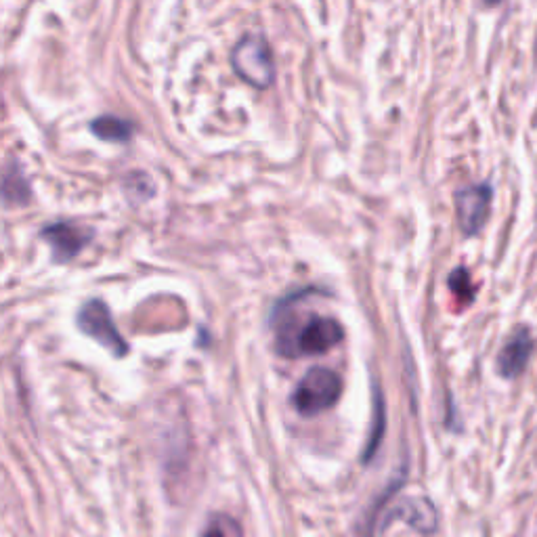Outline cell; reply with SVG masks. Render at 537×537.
I'll return each instance as SVG.
<instances>
[{"label": "cell", "instance_id": "11", "mask_svg": "<svg viewBox=\"0 0 537 537\" xmlns=\"http://www.w3.org/2000/svg\"><path fill=\"white\" fill-rule=\"evenodd\" d=\"M374 433L370 437V443H368V449H365V460H368L370 456H374V449L378 447V441H380V433H382V420H384V414H382V401H380V395L376 391V401H374Z\"/></svg>", "mask_w": 537, "mask_h": 537}, {"label": "cell", "instance_id": "7", "mask_svg": "<svg viewBox=\"0 0 537 537\" xmlns=\"http://www.w3.org/2000/svg\"><path fill=\"white\" fill-rule=\"evenodd\" d=\"M531 349H533L531 332L527 328L514 330V334L508 338V342L498 355V372L504 378H517L519 374H523L525 365L531 357Z\"/></svg>", "mask_w": 537, "mask_h": 537}, {"label": "cell", "instance_id": "8", "mask_svg": "<svg viewBox=\"0 0 537 537\" xmlns=\"http://www.w3.org/2000/svg\"><path fill=\"white\" fill-rule=\"evenodd\" d=\"M391 517L405 521L420 533H435L437 531V510L431 500L426 498H405L393 510Z\"/></svg>", "mask_w": 537, "mask_h": 537}, {"label": "cell", "instance_id": "2", "mask_svg": "<svg viewBox=\"0 0 537 537\" xmlns=\"http://www.w3.org/2000/svg\"><path fill=\"white\" fill-rule=\"evenodd\" d=\"M340 395L342 376L338 372L330 368H311L298 380L292 393V405L300 416L313 418L332 410Z\"/></svg>", "mask_w": 537, "mask_h": 537}, {"label": "cell", "instance_id": "9", "mask_svg": "<svg viewBox=\"0 0 537 537\" xmlns=\"http://www.w3.org/2000/svg\"><path fill=\"white\" fill-rule=\"evenodd\" d=\"M91 131L101 141L126 143V141H131V137H133V124L128 120H124V118H120V116L103 114V116H97L91 122Z\"/></svg>", "mask_w": 537, "mask_h": 537}, {"label": "cell", "instance_id": "1", "mask_svg": "<svg viewBox=\"0 0 537 537\" xmlns=\"http://www.w3.org/2000/svg\"><path fill=\"white\" fill-rule=\"evenodd\" d=\"M345 338V328L340 321L330 315L309 313L305 319H282V326L277 330L275 351L282 357H311L324 355Z\"/></svg>", "mask_w": 537, "mask_h": 537}, {"label": "cell", "instance_id": "3", "mask_svg": "<svg viewBox=\"0 0 537 537\" xmlns=\"http://www.w3.org/2000/svg\"><path fill=\"white\" fill-rule=\"evenodd\" d=\"M231 66L254 89H269L275 82V61L269 42L261 34H244L231 51Z\"/></svg>", "mask_w": 537, "mask_h": 537}, {"label": "cell", "instance_id": "5", "mask_svg": "<svg viewBox=\"0 0 537 537\" xmlns=\"http://www.w3.org/2000/svg\"><path fill=\"white\" fill-rule=\"evenodd\" d=\"M93 235L95 231L91 227L72 221H57L45 225L40 231V238L53 250L55 263H68L76 259V256L91 244Z\"/></svg>", "mask_w": 537, "mask_h": 537}, {"label": "cell", "instance_id": "4", "mask_svg": "<svg viewBox=\"0 0 537 537\" xmlns=\"http://www.w3.org/2000/svg\"><path fill=\"white\" fill-rule=\"evenodd\" d=\"M76 324L82 334H87L95 342L114 357H126L128 355V342L120 334L118 326L114 324V317L110 307L103 300L91 298L89 303H84L76 315Z\"/></svg>", "mask_w": 537, "mask_h": 537}, {"label": "cell", "instance_id": "6", "mask_svg": "<svg viewBox=\"0 0 537 537\" xmlns=\"http://www.w3.org/2000/svg\"><path fill=\"white\" fill-rule=\"evenodd\" d=\"M491 198L493 191L487 183L466 185L454 193L458 223L464 235H477L485 227L491 210Z\"/></svg>", "mask_w": 537, "mask_h": 537}, {"label": "cell", "instance_id": "10", "mask_svg": "<svg viewBox=\"0 0 537 537\" xmlns=\"http://www.w3.org/2000/svg\"><path fill=\"white\" fill-rule=\"evenodd\" d=\"M200 537H244V531L240 523L229 517V514H214Z\"/></svg>", "mask_w": 537, "mask_h": 537}]
</instances>
